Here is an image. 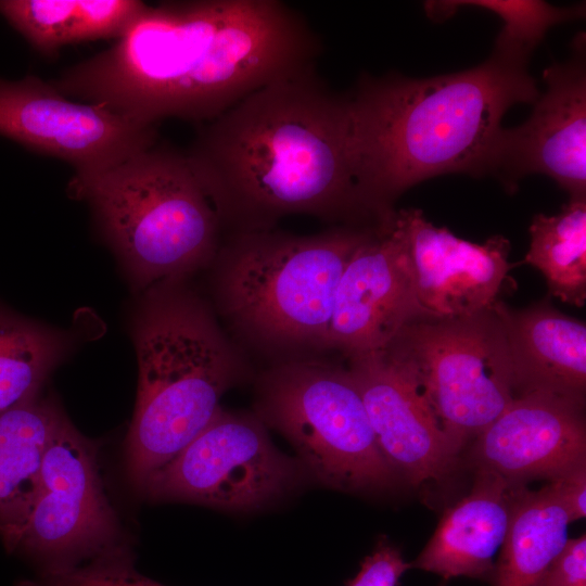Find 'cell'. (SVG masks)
Returning a JSON list of instances; mask_svg holds the SVG:
<instances>
[{"label":"cell","mask_w":586,"mask_h":586,"mask_svg":"<svg viewBox=\"0 0 586 586\" xmlns=\"http://www.w3.org/2000/svg\"><path fill=\"white\" fill-rule=\"evenodd\" d=\"M321 50L309 23L279 0L165 1L146 4L115 44L50 82L141 125L204 124L315 66Z\"/></svg>","instance_id":"6da1fadb"},{"label":"cell","mask_w":586,"mask_h":586,"mask_svg":"<svg viewBox=\"0 0 586 586\" xmlns=\"http://www.w3.org/2000/svg\"><path fill=\"white\" fill-rule=\"evenodd\" d=\"M184 153L225 234L275 229L290 215L333 226L380 221L360 183L349 97L315 66L201 124Z\"/></svg>","instance_id":"7a4b0ae2"},{"label":"cell","mask_w":586,"mask_h":586,"mask_svg":"<svg viewBox=\"0 0 586 586\" xmlns=\"http://www.w3.org/2000/svg\"><path fill=\"white\" fill-rule=\"evenodd\" d=\"M531 54L494 47L482 64L429 78L362 75L348 93L360 183L380 217L412 186L489 173L506 112L539 95Z\"/></svg>","instance_id":"3957f363"},{"label":"cell","mask_w":586,"mask_h":586,"mask_svg":"<svg viewBox=\"0 0 586 586\" xmlns=\"http://www.w3.org/2000/svg\"><path fill=\"white\" fill-rule=\"evenodd\" d=\"M132 337L139 382L126 466L142 489L209 423L222 395L253 377V368L190 279L142 293Z\"/></svg>","instance_id":"277c9868"},{"label":"cell","mask_w":586,"mask_h":586,"mask_svg":"<svg viewBox=\"0 0 586 586\" xmlns=\"http://www.w3.org/2000/svg\"><path fill=\"white\" fill-rule=\"evenodd\" d=\"M374 226L227 233L206 269L207 298L247 355L269 364L320 356L342 272Z\"/></svg>","instance_id":"5b68a950"},{"label":"cell","mask_w":586,"mask_h":586,"mask_svg":"<svg viewBox=\"0 0 586 586\" xmlns=\"http://www.w3.org/2000/svg\"><path fill=\"white\" fill-rule=\"evenodd\" d=\"M68 191L88 203L141 293L206 270L224 238L186 153L167 145L156 143L110 170L72 178Z\"/></svg>","instance_id":"8992f818"},{"label":"cell","mask_w":586,"mask_h":586,"mask_svg":"<svg viewBox=\"0 0 586 586\" xmlns=\"http://www.w3.org/2000/svg\"><path fill=\"white\" fill-rule=\"evenodd\" d=\"M254 413L280 432L327 486L382 489L397 475L378 445L348 367L321 356L268 364L255 380Z\"/></svg>","instance_id":"52a82bcc"},{"label":"cell","mask_w":586,"mask_h":586,"mask_svg":"<svg viewBox=\"0 0 586 586\" xmlns=\"http://www.w3.org/2000/svg\"><path fill=\"white\" fill-rule=\"evenodd\" d=\"M383 351L415 373L434 415L461 447L515 397L506 334L493 307L412 322Z\"/></svg>","instance_id":"ba28073f"},{"label":"cell","mask_w":586,"mask_h":586,"mask_svg":"<svg viewBox=\"0 0 586 586\" xmlns=\"http://www.w3.org/2000/svg\"><path fill=\"white\" fill-rule=\"evenodd\" d=\"M296 476L295 462L272 445L266 425L254 412L220 407L142 489L156 500L244 511L282 495Z\"/></svg>","instance_id":"9c48e42d"},{"label":"cell","mask_w":586,"mask_h":586,"mask_svg":"<svg viewBox=\"0 0 586 586\" xmlns=\"http://www.w3.org/2000/svg\"><path fill=\"white\" fill-rule=\"evenodd\" d=\"M120 544L97 451L64 415L47 447L37 495L12 548L41 560L44 572L67 569Z\"/></svg>","instance_id":"30bf717a"},{"label":"cell","mask_w":586,"mask_h":586,"mask_svg":"<svg viewBox=\"0 0 586 586\" xmlns=\"http://www.w3.org/2000/svg\"><path fill=\"white\" fill-rule=\"evenodd\" d=\"M0 136L68 163L73 178L110 170L157 141L156 126L74 102L35 75L0 78Z\"/></svg>","instance_id":"8fae6325"},{"label":"cell","mask_w":586,"mask_h":586,"mask_svg":"<svg viewBox=\"0 0 586 586\" xmlns=\"http://www.w3.org/2000/svg\"><path fill=\"white\" fill-rule=\"evenodd\" d=\"M394 212L371 229L342 272L327 352L347 359L380 352L406 326L436 318L418 300L406 238Z\"/></svg>","instance_id":"7c38bea8"},{"label":"cell","mask_w":586,"mask_h":586,"mask_svg":"<svg viewBox=\"0 0 586 586\" xmlns=\"http://www.w3.org/2000/svg\"><path fill=\"white\" fill-rule=\"evenodd\" d=\"M585 56V36L579 34L572 56L543 72L546 90L534 102L528 119L502 129L489 173L507 188L538 173L553 179L570 200L586 199Z\"/></svg>","instance_id":"4fadbf2b"},{"label":"cell","mask_w":586,"mask_h":586,"mask_svg":"<svg viewBox=\"0 0 586 586\" xmlns=\"http://www.w3.org/2000/svg\"><path fill=\"white\" fill-rule=\"evenodd\" d=\"M348 361L378 445L396 474L412 485L443 477L462 447L434 415L415 373L386 351Z\"/></svg>","instance_id":"5bb4252c"},{"label":"cell","mask_w":586,"mask_h":586,"mask_svg":"<svg viewBox=\"0 0 586 586\" xmlns=\"http://www.w3.org/2000/svg\"><path fill=\"white\" fill-rule=\"evenodd\" d=\"M409 254L420 304L436 318L491 309L512 264L510 242L493 235L483 244L458 238L417 208L394 212Z\"/></svg>","instance_id":"9a60e30c"},{"label":"cell","mask_w":586,"mask_h":586,"mask_svg":"<svg viewBox=\"0 0 586 586\" xmlns=\"http://www.w3.org/2000/svg\"><path fill=\"white\" fill-rule=\"evenodd\" d=\"M477 469L524 485L586 463L584 403L547 392L517 395L476 437Z\"/></svg>","instance_id":"2e32d148"},{"label":"cell","mask_w":586,"mask_h":586,"mask_svg":"<svg viewBox=\"0 0 586 586\" xmlns=\"http://www.w3.org/2000/svg\"><path fill=\"white\" fill-rule=\"evenodd\" d=\"M507 339L514 393L547 392L585 400L586 326L544 300L524 309L497 301Z\"/></svg>","instance_id":"e0dca14e"},{"label":"cell","mask_w":586,"mask_h":586,"mask_svg":"<svg viewBox=\"0 0 586 586\" xmlns=\"http://www.w3.org/2000/svg\"><path fill=\"white\" fill-rule=\"evenodd\" d=\"M522 487L495 472L477 469L470 493L445 511L411 568L446 579L492 577L494 555L505 539Z\"/></svg>","instance_id":"ac0fdd59"},{"label":"cell","mask_w":586,"mask_h":586,"mask_svg":"<svg viewBox=\"0 0 586 586\" xmlns=\"http://www.w3.org/2000/svg\"><path fill=\"white\" fill-rule=\"evenodd\" d=\"M63 416L39 397L0 413V533L10 548L35 500L42 460Z\"/></svg>","instance_id":"d6986e66"},{"label":"cell","mask_w":586,"mask_h":586,"mask_svg":"<svg viewBox=\"0 0 586 586\" xmlns=\"http://www.w3.org/2000/svg\"><path fill=\"white\" fill-rule=\"evenodd\" d=\"M570 520L553 486L520 491L494 565L493 586H535L568 542Z\"/></svg>","instance_id":"ffe728a7"},{"label":"cell","mask_w":586,"mask_h":586,"mask_svg":"<svg viewBox=\"0 0 586 586\" xmlns=\"http://www.w3.org/2000/svg\"><path fill=\"white\" fill-rule=\"evenodd\" d=\"M524 263L545 277L549 294L582 307L586 300V199L570 200L561 212L536 214Z\"/></svg>","instance_id":"44dd1931"},{"label":"cell","mask_w":586,"mask_h":586,"mask_svg":"<svg viewBox=\"0 0 586 586\" xmlns=\"http://www.w3.org/2000/svg\"><path fill=\"white\" fill-rule=\"evenodd\" d=\"M71 347L65 332L0 309V413L37 398Z\"/></svg>","instance_id":"7402d4cb"},{"label":"cell","mask_w":586,"mask_h":586,"mask_svg":"<svg viewBox=\"0 0 586 586\" xmlns=\"http://www.w3.org/2000/svg\"><path fill=\"white\" fill-rule=\"evenodd\" d=\"M463 7L484 9L501 18L504 27L495 47L528 54L552 26L585 16L584 4L560 8L540 0H449L424 3L426 14L435 21H443Z\"/></svg>","instance_id":"603a6c76"},{"label":"cell","mask_w":586,"mask_h":586,"mask_svg":"<svg viewBox=\"0 0 586 586\" xmlns=\"http://www.w3.org/2000/svg\"><path fill=\"white\" fill-rule=\"evenodd\" d=\"M77 0H0V15L44 56L71 43Z\"/></svg>","instance_id":"cb8c5ba5"},{"label":"cell","mask_w":586,"mask_h":586,"mask_svg":"<svg viewBox=\"0 0 586 586\" xmlns=\"http://www.w3.org/2000/svg\"><path fill=\"white\" fill-rule=\"evenodd\" d=\"M33 586H166L141 574L125 545L111 549L84 564L49 572Z\"/></svg>","instance_id":"d4e9b609"},{"label":"cell","mask_w":586,"mask_h":586,"mask_svg":"<svg viewBox=\"0 0 586 586\" xmlns=\"http://www.w3.org/2000/svg\"><path fill=\"white\" fill-rule=\"evenodd\" d=\"M145 7L138 0H77L71 43L119 39Z\"/></svg>","instance_id":"484cf974"},{"label":"cell","mask_w":586,"mask_h":586,"mask_svg":"<svg viewBox=\"0 0 586 586\" xmlns=\"http://www.w3.org/2000/svg\"><path fill=\"white\" fill-rule=\"evenodd\" d=\"M410 568L411 563L404 560L399 549L383 538L365 558L359 572L346 586H397Z\"/></svg>","instance_id":"4316f807"},{"label":"cell","mask_w":586,"mask_h":586,"mask_svg":"<svg viewBox=\"0 0 586 586\" xmlns=\"http://www.w3.org/2000/svg\"><path fill=\"white\" fill-rule=\"evenodd\" d=\"M535 586H586V537L569 538Z\"/></svg>","instance_id":"83f0119b"},{"label":"cell","mask_w":586,"mask_h":586,"mask_svg":"<svg viewBox=\"0 0 586 586\" xmlns=\"http://www.w3.org/2000/svg\"><path fill=\"white\" fill-rule=\"evenodd\" d=\"M570 523L586 514V463L581 464L550 481Z\"/></svg>","instance_id":"f1b7e54d"}]
</instances>
